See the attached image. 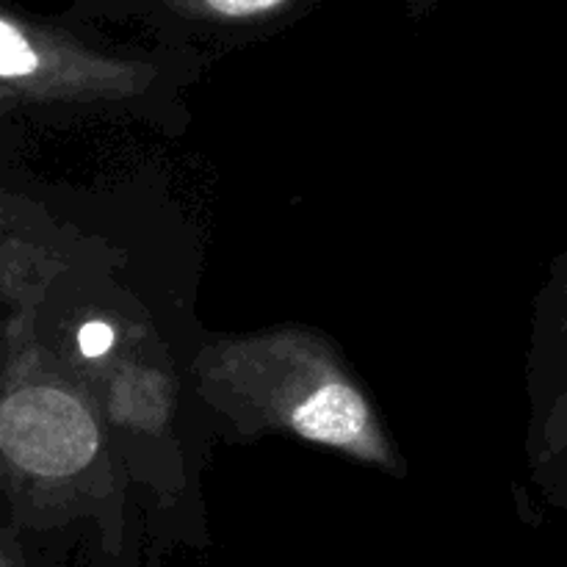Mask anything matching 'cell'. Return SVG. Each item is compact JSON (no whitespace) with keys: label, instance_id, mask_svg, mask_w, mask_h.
<instances>
[{"label":"cell","instance_id":"277c9868","mask_svg":"<svg viewBox=\"0 0 567 567\" xmlns=\"http://www.w3.org/2000/svg\"><path fill=\"white\" fill-rule=\"evenodd\" d=\"M181 3L203 9L214 17H230V20H241V17H258L269 14V11L280 9L288 0H181Z\"/></svg>","mask_w":567,"mask_h":567},{"label":"cell","instance_id":"6da1fadb","mask_svg":"<svg viewBox=\"0 0 567 567\" xmlns=\"http://www.w3.org/2000/svg\"><path fill=\"white\" fill-rule=\"evenodd\" d=\"M94 443L92 421L72 396L48 388H28L6 402V454L33 474H72L89 463Z\"/></svg>","mask_w":567,"mask_h":567},{"label":"cell","instance_id":"5b68a950","mask_svg":"<svg viewBox=\"0 0 567 567\" xmlns=\"http://www.w3.org/2000/svg\"><path fill=\"white\" fill-rule=\"evenodd\" d=\"M114 343V330L103 321H92V324H83L78 332V349H81L86 358H100L105 354Z\"/></svg>","mask_w":567,"mask_h":567},{"label":"cell","instance_id":"3957f363","mask_svg":"<svg viewBox=\"0 0 567 567\" xmlns=\"http://www.w3.org/2000/svg\"><path fill=\"white\" fill-rule=\"evenodd\" d=\"M37 66L39 59L33 53L31 39L11 17H3V22H0V72H3V78L31 75Z\"/></svg>","mask_w":567,"mask_h":567},{"label":"cell","instance_id":"7a4b0ae2","mask_svg":"<svg viewBox=\"0 0 567 567\" xmlns=\"http://www.w3.org/2000/svg\"><path fill=\"white\" fill-rule=\"evenodd\" d=\"M291 426L308 441L354 449L369 432V408L354 388L327 382L293 408Z\"/></svg>","mask_w":567,"mask_h":567}]
</instances>
